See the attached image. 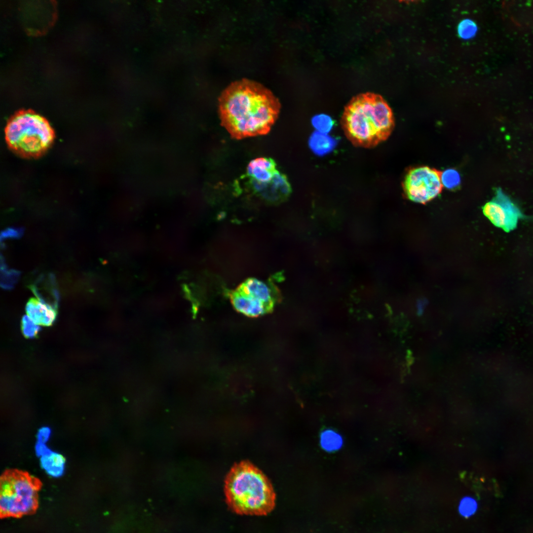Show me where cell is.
I'll return each mask as SVG.
<instances>
[{
    "instance_id": "1",
    "label": "cell",
    "mask_w": 533,
    "mask_h": 533,
    "mask_svg": "<svg viewBox=\"0 0 533 533\" xmlns=\"http://www.w3.org/2000/svg\"><path fill=\"white\" fill-rule=\"evenodd\" d=\"M280 109V102L270 90L246 78L230 83L218 99L221 125L236 139L267 134Z\"/></svg>"
},
{
    "instance_id": "2",
    "label": "cell",
    "mask_w": 533,
    "mask_h": 533,
    "mask_svg": "<svg viewBox=\"0 0 533 533\" xmlns=\"http://www.w3.org/2000/svg\"><path fill=\"white\" fill-rule=\"evenodd\" d=\"M341 125L354 146L372 148L389 137L394 120L391 109L381 96L366 93L356 96L347 104Z\"/></svg>"
},
{
    "instance_id": "3",
    "label": "cell",
    "mask_w": 533,
    "mask_h": 533,
    "mask_svg": "<svg viewBox=\"0 0 533 533\" xmlns=\"http://www.w3.org/2000/svg\"><path fill=\"white\" fill-rule=\"evenodd\" d=\"M224 491L228 505L238 514L264 516L275 505L270 481L249 461H240L231 468L225 478Z\"/></svg>"
},
{
    "instance_id": "4",
    "label": "cell",
    "mask_w": 533,
    "mask_h": 533,
    "mask_svg": "<svg viewBox=\"0 0 533 533\" xmlns=\"http://www.w3.org/2000/svg\"><path fill=\"white\" fill-rule=\"evenodd\" d=\"M5 138L9 148L27 157L43 154L51 146L54 132L48 121L31 111L19 112L8 121Z\"/></svg>"
},
{
    "instance_id": "5",
    "label": "cell",
    "mask_w": 533,
    "mask_h": 533,
    "mask_svg": "<svg viewBox=\"0 0 533 533\" xmlns=\"http://www.w3.org/2000/svg\"><path fill=\"white\" fill-rule=\"evenodd\" d=\"M1 518L21 517L34 513L38 507L39 480L28 472L8 469L0 477Z\"/></svg>"
},
{
    "instance_id": "6",
    "label": "cell",
    "mask_w": 533,
    "mask_h": 533,
    "mask_svg": "<svg viewBox=\"0 0 533 533\" xmlns=\"http://www.w3.org/2000/svg\"><path fill=\"white\" fill-rule=\"evenodd\" d=\"M441 172L428 166L410 169L406 173L402 187L410 200L425 204L437 196L442 191Z\"/></svg>"
},
{
    "instance_id": "7",
    "label": "cell",
    "mask_w": 533,
    "mask_h": 533,
    "mask_svg": "<svg viewBox=\"0 0 533 533\" xmlns=\"http://www.w3.org/2000/svg\"><path fill=\"white\" fill-rule=\"evenodd\" d=\"M484 215L495 226L509 232L515 229L523 214L515 203L500 188L482 207Z\"/></svg>"
},
{
    "instance_id": "8",
    "label": "cell",
    "mask_w": 533,
    "mask_h": 533,
    "mask_svg": "<svg viewBox=\"0 0 533 533\" xmlns=\"http://www.w3.org/2000/svg\"><path fill=\"white\" fill-rule=\"evenodd\" d=\"M242 294L252 309L263 315L272 311L275 300L267 284L255 278H250L236 289Z\"/></svg>"
},
{
    "instance_id": "9",
    "label": "cell",
    "mask_w": 533,
    "mask_h": 533,
    "mask_svg": "<svg viewBox=\"0 0 533 533\" xmlns=\"http://www.w3.org/2000/svg\"><path fill=\"white\" fill-rule=\"evenodd\" d=\"M247 170L248 175L254 182L256 189L268 184L279 173L274 161L266 157L252 160L249 163Z\"/></svg>"
},
{
    "instance_id": "10",
    "label": "cell",
    "mask_w": 533,
    "mask_h": 533,
    "mask_svg": "<svg viewBox=\"0 0 533 533\" xmlns=\"http://www.w3.org/2000/svg\"><path fill=\"white\" fill-rule=\"evenodd\" d=\"M25 310L27 315L39 325L50 326L56 319V309L38 299H30L26 304Z\"/></svg>"
},
{
    "instance_id": "11",
    "label": "cell",
    "mask_w": 533,
    "mask_h": 533,
    "mask_svg": "<svg viewBox=\"0 0 533 533\" xmlns=\"http://www.w3.org/2000/svg\"><path fill=\"white\" fill-rule=\"evenodd\" d=\"M31 289L38 300L57 308L59 294L53 276H41L32 286Z\"/></svg>"
},
{
    "instance_id": "12",
    "label": "cell",
    "mask_w": 533,
    "mask_h": 533,
    "mask_svg": "<svg viewBox=\"0 0 533 533\" xmlns=\"http://www.w3.org/2000/svg\"><path fill=\"white\" fill-rule=\"evenodd\" d=\"M40 457L41 465L48 475L53 477L62 475L65 459L62 455L50 450Z\"/></svg>"
},
{
    "instance_id": "13",
    "label": "cell",
    "mask_w": 533,
    "mask_h": 533,
    "mask_svg": "<svg viewBox=\"0 0 533 533\" xmlns=\"http://www.w3.org/2000/svg\"><path fill=\"white\" fill-rule=\"evenodd\" d=\"M308 143L310 148L315 154L324 155L334 149L336 142L329 135L315 131L310 136Z\"/></svg>"
},
{
    "instance_id": "14",
    "label": "cell",
    "mask_w": 533,
    "mask_h": 533,
    "mask_svg": "<svg viewBox=\"0 0 533 533\" xmlns=\"http://www.w3.org/2000/svg\"><path fill=\"white\" fill-rule=\"evenodd\" d=\"M343 438L338 432L332 429L323 430L320 435V444L324 451L331 453L339 450L343 445Z\"/></svg>"
},
{
    "instance_id": "15",
    "label": "cell",
    "mask_w": 533,
    "mask_h": 533,
    "mask_svg": "<svg viewBox=\"0 0 533 533\" xmlns=\"http://www.w3.org/2000/svg\"><path fill=\"white\" fill-rule=\"evenodd\" d=\"M478 27L476 23L470 19L461 20L457 27L458 36L461 39L468 40L473 38L476 35Z\"/></svg>"
},
{
    "instance_id": "16",
    "label": "cell",
    "mask_w": 533,
    "mask_h": 533,
    "mask_svg": "<svg viewBox=\"0 0 533 533\" xmlns=\"http://www.w3.org/2000/svg\"><path fill=\"white\" fill-rule=\"evenodd\" d=\"M20 273L13 269L7 268L4 262L1 261V286L4 289H11L16 284Z\"/></svg>"
},
{
    "instance_id": "17",
    "label": "cell",
    "mask_w": 533,
    "mask_h": 533,
    "mask_svg": "<svg viewBox=\"0 0 533 533\" xmlns=\"http://www.w3.org/2000/svg\"><path fill=\"white\" fill-rule=\"evenodd\" d=\"M441 181L443 187L449 190H454L459 186L461 178L457 170L450 168L441 172Z\"/></svg>"
},
{
    "instance_id": "18",
    "label": "cell",
    "mask_w": 533,
    "mask_h": 533,
    "mask_svg": "<svg viewBox=\"0 0 533 533\" xmlns=\"http://www.w3.org/2000/svg\"><path fill=\"white\" fill-rule=\"evenodd\" d=\"M311 122L317 131L327 134L332 130L334 125L332 118L326 114L315 115L312 117Z\"/></svg>"
},
{
    "instance_id": "19",
    "label": "cell",
    "mask_w": 533,
    "mask_h": 533,
    "mask_svg": "<svg viewBox=\"0 0 533 533\" xmlns=\"http://www.w3.org/2000/svg\"><path fill=\"white\" fill-rule=\"evenodd\" d=\"M21 330L24 337L33 339L38 336L40 327L28 315H24L21 319Z\"/></svg>"
},
{
    "instance_id": "20",
    "label": "cell",
    "mask_w": 533,
    "mask_h": 533,
    "mask_svg": "<svg viewBox=\"0 0 533 533\" xmlns=\"http://www.w3.org/2000/svg\"><path fill=\"white\" fill-rule=\"evenodd\" d=\"M477 508L476 501L472 497L464 498L459 505V511L464 516H469L473 514Z\"/></svg>"
},
{
    "instance_id": "21",
    "label": "cell",
    "mask_w": 533,
    "mask_h": 533,
    "mask_svg": "<svg viewBox=\"0 0 533 533\" xmlns=\"http://www.w3.org/2000/svg\"><path fill=\"white\" fill-rule=\"evenodd\" d=\"M23 233V229L19 228H9L3 230L1 233V241L9 238L19 237Z\"/></svg>"
},
{
    "instance_id": "22",
    "label": "cell",
    "mask_w": 533,
    "mask_h": 533,
    "mask_svg": "<svg viewBox=\"0 0 533 533\" xmlns=\"http://www.w3.org/2000/svg\"><path fill=\"white\" fill-rule=\"evenodd\" d=\"M50 433L51 430L49 428L47 427L41 428L37 435L38 442L45 444L48 440Z\"/></svg>"
},
{
    "instance_id": "23",
    "label": "cell",
    "mask_w": 533,
    "mask_h": 533,
    "mask_svg": "<svg viewBox=\"0 0 533 533\" xmlns=\"http://www.w3.org/2000/svg\"><path fill=\"white\" fill-rule=\"evenodd\" d=\"M427 304L428 302L425 299L422 298L418 300L417 303V313L418 315L421 316L423 314Z\"/></svg>"
},
{
    "instance_id": "24",
    "label": "cell",
    "mask_w": 533,
    "mask_h": 533,
    "mask_svg": "<svg viewBox=\"0 0 533 533\" xmlns=\"http://www.w3.org/2000/svg\"><path fill=\"white\" fill-rule=\"evenodd\" d=\"M50 450L44 443L37 442L36 445V452L38 457H40L44 455Z\"/></svg>"
}]
</instances>
